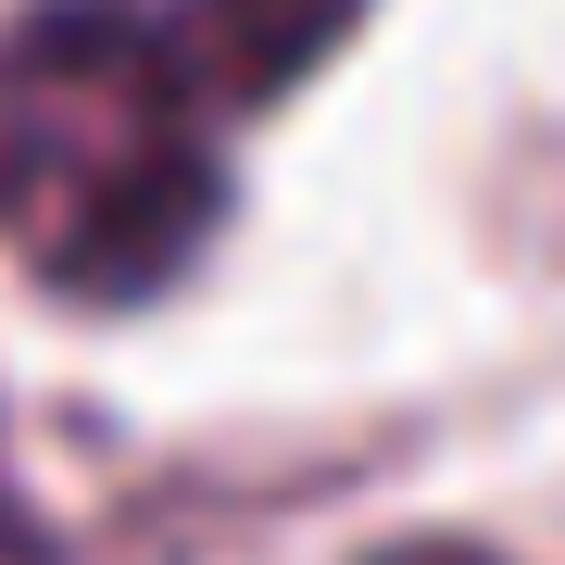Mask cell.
<instances>
[{
    "label": "cell",
    "instance_id": "6da1fadb",
    "mask_svg": "<svg viewBox=\"0 0 565 565\" xmlns=\"http://www.w3.org/2000/svg\"><path fill=\"white\" fill-rule=\"evenodd\" d=\"M214 202V151L177 114L139 0H39L0 25V239L39 289L151 302Z\"/></svg>",
    "mask_w": 565,
    "mask_h": 565
},
{
    "label": "cell",
    "instance_id": "7a4b0ae2",
    "mask_svg": "<svg viewBox=\"0 0 565 565\" xmlns=\"http://www.w3.org/2000/svg\"><path fill=\"white\" fill-rule=\"evenodd\" d=\"M352 25H364V0H177V13H151V39H163V76H177V114L214 139V126L289 102L302 76H327Z\"/></svg>",
    "mask_w": 565,
    "mask_h": 565
},
{
    "label": "cell",
    "instance_id": "3957f363",
    "mask_svg": "<svg viewBox=\"0 0 565 565\" xmlns=\"http://www.w3.org/2000/svg\"><path fill=\"white\" fill-rule=\"evenodd\" d=\"M377 565H503L490 541H403V553H377Z\"/></svg>",
    "mask_w": 565,
    "mask_h": 565
}]
</instances>
